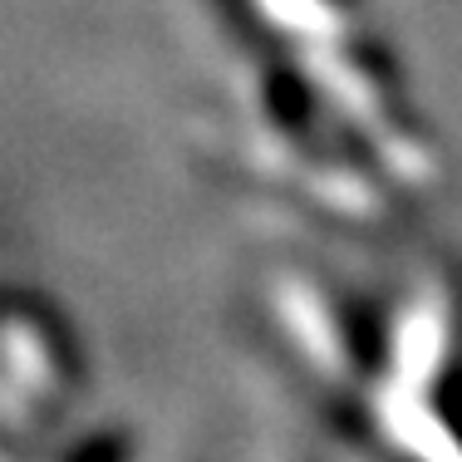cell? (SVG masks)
I'll use <instances>...</instances> for the list:
<instances>
[{
    "label": "cell",
    "mask_w": 462,
    "mask_h": 462,
    "mask_svg": "<svg viewBox=\"0 0 462 462\" xmlns=\"http://www.w3.org/2000/svg\"><path fill=\"white\" fill-rule=\"evenodd\" d=\"M74 462H114V448H98V453H79Z\"/></svg>",
    "instance_id": "1"
}]
</instances>
